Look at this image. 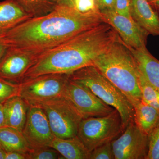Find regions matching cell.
Masks as SVG:
<instances>
[{
	"instance_id": "cell-30",
	"label": "cell",
	"mask_w": 159,
	"mask_h": 159,
	"mask_svg": "<svg viewBox=\"0 0 159 159\" xmlns=\"http://www.w3.org/2000/svg\"><path fill=\"white\" fill-rule=\"evenodd\" d=\"M6 126L2 103L0 102V128Z\"/></svg>"
},
{
	"instance_id": "cell-17",
	"label": "cell",
	"mask_w": 159,
	"mask_h": 159,
	"mask_svg": "<svg viewBox=\"0 0 159 159\" xmlns=\"http://www.w3.org/2000/svg\"><path fill=\"white\" fill-rule=\"evenodd\" d=\"M50 147L57 151L64 158L90 159L89 151L77 136L70 139L54 137Z\"/></svg>"
},
{
	"instance_id": "cell-22",
	"label": "cell",
	"mask_w": 159,
	"mask_h": 159,
	"mask_svg": "<svg viewBox=\"0 0 159 159\" xmlns=\"http://www.w3.org/2000/svg\"><path fill=\"white\" fill-rule=\"evenodd\" d=\"M66 4L83 14H100L97 0H67Z\"/></svg>"
},
{
	"instance_id": "cell-16",
	"label": "cell",
	"mask_w": 159,
	"mask_h": 159,
	"mask_svg": "<svg viewBox=\"0 0 159 159\" xmlns=\"http://www.w3.org/2000/svg\"><path fill=\"white\" fill-rule=\"evenodd\" d=\"M6 126L16 129L22 132L29 106L20 96L10 98L3 103Z\"/></svg>"
},
{
	"instance_id": "cell-24",
	"label": "cell",
	"mask_w": 159,
	"mask_h": 159,
	"mask_svg": "<svg viewBox=\"0 0 159 159\" xmlns=\"http://www.w3.org/2000/svg\"><path fill=\"white\" fill-rule=\"evenodd\" d=\"M20 85L0 78V102L4 103L11 97L19 96Z\"/></svg>"
},
{
	"instance_id": "cell-8",
	"label": "cell",
	"mask_w": 159,
	"mask_h": 159,
	"mask_svg": "<svg viewBox=\"0 0 159 159\" xmlns=\"http://www.w3.org/2000/svg\"><path fill=\"white\" fill-rule=\"evenodd\" d=\"M63 97L73 106L83 119L104 116L116 109L103 102L88 88L70 77Z\"/></svg>"
},
{
	"instance_id": "cell-15",
	"label": "cell",
	"mask_w": 159,
	"mask_h": 159,
	"mask_svg": "<svg viewBox=\"0 0 159 159\" xmlns=\"http://www.w3.org/2000/svg\"><path fill=\"white\" fill-rule=\"evenodd\" d=\"M127 46L140 73L151 85L159 91V60L152 55L146 47L135 49Z\"/></svg>"
},
{
	"instance_id": "cell-6",
	"label": "cell",
	"mask_w": 159,
	"mask_h": 159,
	"mask_svg": "<svg viewBox=\"0 0 159 159\" xmlns=\"http://www.w3.org/2000/svg\"><path fill=\"white\" fill-rule=\"evenodd\" d=\"M70 74H43L24 79L20 85L19 96L31 106H40L43 102L63 97Z\"/></svg>"
},
{
	"instance_id": "cell-27",
	"label": "cell",
	"mask_w": 159,
	"mask_h": 159,
	"mask_svg": "<svg viewBox=\"0 0 159 159\" xmlns=\"http://www.w3.org/2000/svg\"><path fill=\"white\" fill-rule=\"evenodd\" d=\"M132 0H115L114 10L122 15L132 17Z\"/></svg>"
},
{
	"instance_id": "cell-10",
	"label": "cell",
	"mask_w": 159,
	"mask_h": 159,
	"mask_svg": "<svg viewBox=\"0 0 159 159\" xmlns=\"http://www.w3.org/2000/svg\"><path fill=\"white\" fill-rule=\"evenodd\" d=\"M41 53L9 47L0 61V78L20 84Z\"/></svg>"
},
{
	"instance_id": "cell-26",
	"label": "cell",
	"mask_w": 159,
	"mask_h": 159,
	"mask_svg": "<svg viewBox=\"0 0 159 159\" xmlns=\"http://www.w3.org/2000/svg\"><path fill=\"white\" fill-rule=\"evenodd\" d=\"M90 159H115L111 142L103 144L92 151Z\"/></svg>"
},
{
	"instance_id": "cell-5",
	"label": "cell",
	"mask_w": 159,
	"mask_h": 159,
	"mask_svg": "<svg viewBox=\"0 0 159 159\" xmlns=\"http://www.w3.org/2000/svg\"><path fill=\"white\" fill-rule=\"evenodd\" d=\"M123 132L122 121L116 109L107 116L82 119L77 137L89 151L112 142Z\"/></svg>"
},
{
	"instance_id": "cell-31",
	"label": "cell",
	"mask_w": 159,
	"mask_h": 159,
	"mask_svg": "<svg viewBox=\"0 0 159 159\" xmlns=\"http://www.w3.org/2000/svg\"><path fill=\"white\" fill-rule=\"evenodd\" d=\"M7 47L0 41V61L6 53Z\"/></svg>"
},
{
	"instance_id": "cell-11",
	"label": "cell",
	"mask_w": 159,
	"mask_h": 159,
	"mask_svg": "<svg viewBox=\"0 0 159 159\" xmlns=\"http://www.w3.org/2000/svg\"><path fill=\"white\" fill-rule=\"evenodd\" d=\"M22 133L32 149L50 147L55 137L45 113L40 106H29Z\"/></svg>"
},
{
	"instance_id": "cell-4",
	"label": "cell",
	"mask_w": 159,
	"mask_h": 159,
	"mask_svg": "<svg viewBox=\"0 0 159 159\" xmlns=\"http://www.w3.org/2000/svg\"><path fill=\"white\" fill-rule=\"evenodd\" d=\"M72 80L85 86L120 114L122 130L134 121L135 110L127 97L94 66L84 67L70 74Z\"/></svg>"
},
{
	"instance_id": "cell-33",
	"label": "cell",
	"mask_w": 159,
	"mask_h": 159,
	"mask_svg": "<svg viewBox=\"0 0 159 159\" xmlns=\"http://www.w3.org/2000/svg\"><path fill=\"white\" fill-rule=\"evenodd\" d=\"M5 154L6 152L3 150L2 148L0 146V159H5Z\"/></svg>"
},
{
	"instance_id": "cell-21",
	"label": "cell",
	"mask_w": 159,
	"mask_h": 159,
	"mask_svg": "<svg viewBox=\"0 0 159 159\" xmlns=\"http://www.w3.org/2000/svg\"><path fill=\"white\" fill-rule=\"evenodd\" d=\"M138 76L142 101L159 111V91L145 80L139 69Z\"/></svg>"
},
{
	"instance_id": "cell-7",
	"label": "cell",
	"mask_w": 159,
	"mask_h": 159,
	"mask_svg": "<svg viewBox=\"0 0 159 159\" xmlns=\"http://www.w3.org/2000/svg\"><path fill=\"white\" fill-rule=\"evenodd\" d=\"M40 106L45 113L54 136L63 139L77 136L83 119L65 98L51 99Z\"/></svg>"
},
{
	"instance_id": "cell-28",
	"label": "cell",
	"mask_w": 159,
	"mask_h": 159,
	"mask_svg": "<svg viewBox=\"0 0 159 159\" xmlns=\"http://www.w3.org/2000/svg\"><path fill=\"white\" fill-rule=\"evenodd\" d=\"M100 12L114 10L115 0H97Z\"/></svg>"
},
{
	"instance_id": "cell-19",
	"label": "cell",
	"mask_w": 159,
	"mask_h": 159,
	"mask_svg": "<svg viewBox=\"0 0 159 159\" xmlns=\"http://www.w3.org/2000/svg\"><path fill=\"white\" fill-rule=\"evenodd\" d=\"M0 146L5 152L27 153L30 150L22 132L7 126L0 128Z\"/></svg>"
},
{
	"instance_id": "cell-25",
	"label": "cell",
	"mask_w": 159,
	"mask_h": 159,
	"mask_svg": "<svg viewBox=\"0 0 159 159\" xmlns=\"http://www.w3.org/2000/svg\"><path fill=\"white\" fill-rule=\"evenodd\" d=\"M148 137L149 148L146 159H159V123Z\"/></svg>"
},
{
	"instance_id": "cell-14",
	"label": "cell",
	"mask_w": 159,
	"mask_h": 159,
	"mask_svg": "<svg viewBox=\"0 0 159 159\" xmlns=\"http://www.w3.org/2000/svg\"><path fill=\"white\" fill-rule=\"evenodd\" d=\"M31 18L15 0L0 2V38Z\"/></svg>"
},
{
	"instance_id": "cell-34",
	"label": "cell",
	"mask_w": 159,
	"mask_h": 159,
	"mask_svg": "<svg viewBox=\"0 0 159 159\" xmlns=\"http://www.w3.org/2000/svg\"><path fill=\"white\" fill-rule=\"evenodd\" d=\"M59 3H65L66 2L67 0H57Z\"/></svg>"
},
{
	"instance_id": "cell-13",
	"label": "cell",
	"mask_w": 159,
	"mask_h": 159,
	"mask_svg": "<svg viewBox=\"0 0 159 159\" xmlns=\"http://www.w3.org/2000/svg\"><path fill=\"white\" fill-rule=\"evenodd\" d=\"M131 14L148 34L159 36V15L148 0H132Z\"/></svg>"
},
{
	"instance_id": "cell-1",
	"label": "cell",
	"mask_w": 159,
	"mask_h": 159,
	"mask_svg": "<svg viewBox=\"0 0 159 159\" xmlns=\"http://www.w3.org/2000/svg\"><path fill=\"white\" fill-rule=\"evenodd\" d=\"M103 22L101 13L81 14L66 3H59L50 13L16 26L0 38V41L7 48L42 53Z\"/></svg>"
},
{
	"instance_id": "cell-20",
	"label": "cell",
	"mask_w": 159,
	"mask_h": 159,
	"mask_svg": "<svg viewBox=\"0 0 159 159\" xmlns=\"http://www.w3.org/2000/svg\"><path fill=\"white\" fill-rule=\"evenodd\" d=\"M32 17L50 13L59 4L57 0H15Z\"/></svg>"
},
{
	"instance_id": "cell-3",
	"label": "cell",
	"mask_w": 159,
	"mask_h": 159,
	"mask_svg": "<svg viewBox=\"0 0 159 159\" xmlns=\"http://www.w3.org/2000/svg\"><path fill=\"white\" fill-rule=\"evenodd\" d=\"M93 66L122 91L131 103L142 100L136 63L119 34L94 60Z\"/></svg>"
},
{
	"instance_id": "cell-2",
	"label": "cell",
	"mask_w": 159,
	"mask_h": 159,
	"mask_svg": "<svg viewBox=\"0 0 159 159\" xmlns=\"http://www.w3.org/2000/svg\"><path fill=\"white\" fill-rule=\"evenodd\" d=\"M118 34L108 23L103 22L75 35L40 54L24 79L43 74H70L88 66L108 48Z\"/></svg>"
},
{
	"instance_id": "cell-12",
	"label": "cell",
	"mask_w": 159,
	"mask_h": 159,
	"mask_svg": "<svg viewBox=\"0 0 159 159\" xmlns=\"http://www.w3.org/2000/svg\"><path fill=\"white\" fill-rule=\"evenodd\" d=\"M100 13L105 22L116 30L126 45L135 49L146 48L149 34L132 17L119 14L114 9Z\"/></svg>"
},
{
	"instance_id": "cell-32",
	"label": "cell",
	"mask_w": 159,
	"mask_h": 159,
	"mask_svg": "<svg viewBox=\"0 0 159 159\" xmlns=\"http://www.w3.org/2000/svg\"><path fill=\"white\" fill-rule=\"evenodd\" d=\"M150 4L159 15V0H157L152 2H151Z\"/></svg>"
},
{
	"instance_id": "cell-9",
	"label": "cell",
	"mask_w": 159,
	"mask_h": 159,
	"mask_svg": "<svg viewBox=\"0 0 159 159\" xmlns=\"http://www.w3.org/2000/svg\"><path fill=\"white\" fill-rule=\"evenodd\" d=\"M111 145L115 159H146L149 140L148 135L132 121Z\"/></svg>"
},
{
	"instance_id": "cell-18",
	"label": "cell",
	"mask_w": 159,
	"mask_h": 159,
	"mask_svg": "<svg viewBox=\"0 0 159 159\" xmlns=\"http://www.w3.org/2000/svg\"><path fill=\"white\" fill-rule=\"evenodd\" d=\"M135 110L134 121L137 126L148 135L159 123V111L142 100L132 102Z\"/></svg>"
},
{
	"instance_id": "cell-35",
	"label": "cell",
	"mask_w": 159,
	"mask_h": 159,
	"mask_svg": "<svg viewBox=\"0 0 159 159\" xmlns=\"http://www.w3.org/2000/svg\"><path fill=\"white\" fill-rule=\"evenodd\" d=\"M148 2H154V1H157V0H148Z\"/></svg>"
},
{
	"instance_id": "cell-29",
	"label": "cell",
	"mask_w": 159,
	"mask_h": 159,
	"mask_svg": "<svg viewBox=\"0 0 159 159\" xmlns=\"http://www.w3.org/2000/svg\"><path fill=\"white\" fill-rule=\"evenodd\" d=\"M5 159H27V153L18 152H6Z\"/></svg>"
},
{
	"instance_id": "cell-23",
	"label": "cell",
	"mask_w": 159,
	"mask_h": 159,
	"mask_svg": "<svg viewBox=\"0 0 159 159\" xmlns=\"http://www.w3.org/2000/svg\"><path fill=\"white\" fill-rule=\"evenodd\" d=\"M27 155V159H64L57 150L50 147L30 149Z\"/></svg>"
}]
</instances>
